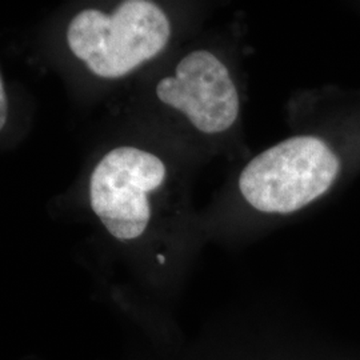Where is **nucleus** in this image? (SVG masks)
I'll return each mask as SVG.
<instances>
[{
  "mask_svg": "<svg viewBox=\"0 0 360 360\" xmlns=\"http://www.w3.org/2000/svg\"><path fill=\"white\" fill-rule=\"evenodd\" d=\"M171 35L167 15L151 1L129 0L112 15L89 8L67 28L70 50L91 72L120 77L162 51Z\"/></svg>",
  "mask_w": 360,
  "mask_h": 360,
  "instance_id": "nucleus-1",
  "label": "nucleus"
},
{
  "mask_svg": "<svg viewBox=\"0 0 360 360\" xmlns=\"http://www.w3.org/2000/svg\"><path fill=\"white\" fill-rule=\"evenodd\" d=\"M339 168V159L327 143L300 135L254 158L242 171L239 187L259 211L291 214L327 193Z\"/></svg>",
  "mask_w": 360,
  "mask_h": 360,
  "instance_id": "nucleus-2",
  "label": "nucleus"
},
{
  "mask_svg": "<svg viewBox=\"0 0 360 360\" xmlns=\"http://www.w3.org/2000/svg\"><path fill=\"white\" fill-rule=\"evenodd\" d=\"M165 179L166 167L158 156L119 147L105 155L91 175V208L116 239H136L151 218L147 193Z\"/></svg>",
  "mask_w": 360,
  "mask_h": 360,
  "instance_id": "nucleus-3",
  "label": "nucleus"
},
{
  "mask_svg": "<svg viewBox=\"0 0 360 360\" xmlns=\"http://www.w3.org/2000/svg\"><path fill=\"white\" fill-rule=\"evenodd\" d=\"M156 95L205 134L230 129L239 115V96L227 67L206 50L181 59L175 77L159 82Z\"/></svg>",
  "mask_w": 360,
  "mask_h": 360,
  "instance_id": "nucleus-4",
  "label": "nucleus"
},
{
  "mask_svg": "<svg viewBox=\"0 0 360 360\" xmlns=\"http://www.w3.org/2000/svg\"><path fill=\"white\" fill-rule=\"evenodd\" d=\"M0 104H1V110H0V127L3 129L6 124V117H7V96H6V91H4V82L1 79L0 82Z\"/></svg>",
  "mask_w": 360,
  "mask_h": 360,
  "instance_id": "nucleus-5",
  "label": "nucleus"
},
{
  "mask_svg": "<svg viewBox=\"0 0 360 360\" xmlns=\"http://www.w3.org/2000/svg\"><path fill=\"white\" fill-rule=\"evenodd\" d=\"M158 259H159V262L163 264L165 263V257H162V255H158Z\"/></svg>",
  "mask_w": 360,
  "mask_h": 360,
  "instance_id": "nucleus-6",
  "label": "nucleus"
}]
</instances>
